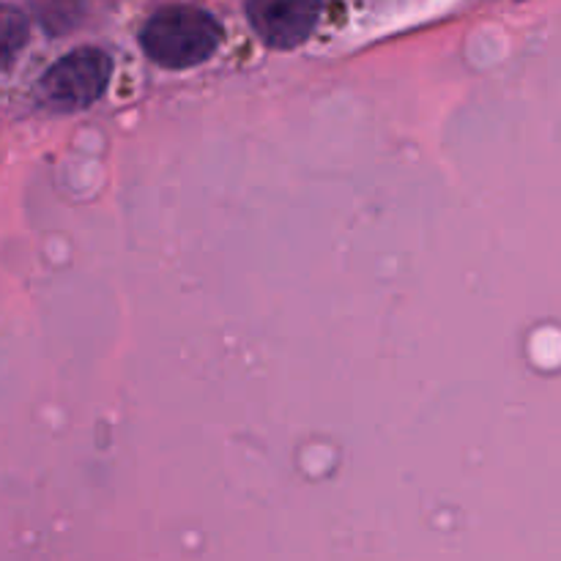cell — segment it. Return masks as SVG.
<instances>
[{"label":"cell","instance_id":"obj_4","mask_svg":"<svg viewBox=\"0 0 561 561\" xmlns=\"http://www.w3.org/2000/svg\"><path fill=\"white\" fill-rule=\"evenodd\" d=\"M31 36V20L22 9L0 3V69L11 64Z\"/></svg>","mask_w":561,"mask_h":561},{"label":"cell","instance_id":"obj_3","mask_svg":"<svg viewBox=\"0 0 561 561\" xmlns=\"http://www.w3.org/2000/svg\"><path fill=\"white\" fill-rule=\"evenodd\" d=\"M244 9L263 42L288 49L310 38L323 5L318 0H250Z\"/></svg>","mask_w":561,"mask_h":561},{"label":"cell","instance_id":"obj_1","mask_svg":"<svg viewBox=\"0 0 561 561\" xmlns=\"http://www.w3.org/2000/svg\"><path fill=\"white\" fill-rule=\"evenodd\" d=\"M225 27L217 14L195 3H168L153 9L140 25V44L151 60L168 69L197 66L217 53Z\"/></svg>","mask_w":561,"mask_h":561},{"label":"cell","instance_id":"obj_2","mask_svg":"<svg viewBox=\"0 0 561 561\" xmlns=\"http://www.w3.org/2000/svg\"><path fill=\"white\" fill-rule=\"evenodd\" d=\"M113 75V55L99 44L69 49L38 80V99L60 113L85 110L96 102Z\"/></svg>","mask_w":561,"mask_h":561}]
</instances>
